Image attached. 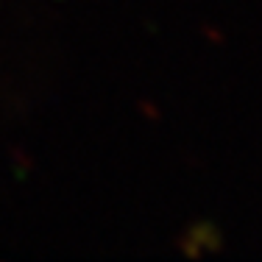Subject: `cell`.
I'll return each mask as SVG.
<instances>
[{
    "label": "cell",
    "instance_id": "obj_1",
    "mask_svg": "<svg viewBox=\"0 0 262 262\" xmlns=\"http://www.w3.org/2000/svg\"><path fill=\"white\" fill-rule=\"evenodd\" d=\"M182 248L187 257H201L204 251H217L221 248V234L212 223H198L190 229L187 240H182Z\"/></svg>",
    "mask_w": 262,
    "mask_h": 262
}]
</instances>
